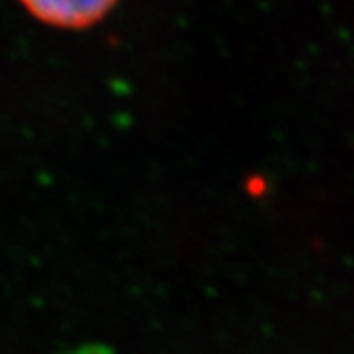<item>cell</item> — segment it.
Listing matches in <instances>:
<instances>
[{
  "label": "cell",
  "mask_w": 354,
  "mask_h": 354,
  "mask_svg": "<svg viewBox=\"0 0 354 354\" xmlns=\"http://www.w3.org/2000/svg\"><path fill=\"white\" fill-rule=\"evenodd\" d=\"M32 19L43 26L80 32L103 24L120 0H17Z\"/></svg>",
  "instance_id": "6da1fadb"
}]
</instances>
